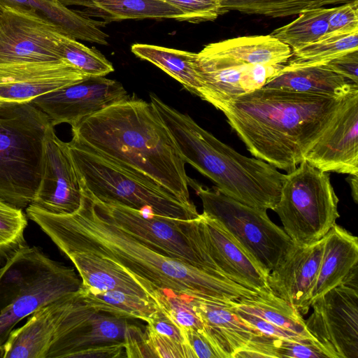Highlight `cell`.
Segmentation results:
<instances>
[{
	"label": "cell",
	"mask_w": 358,
	"mask_h": 358,
	"mask_svg": "<svg viewBox=\"0 0 358 358\" xmlns=\"http://www.w3.org/2000/svg\"><path fill=\"white\" fill-rule=\"evenodd\" d=\"M71 131V140L83 148L192 202L186 163L150 102L129 97L83 119Z\"/></svg>",
	"instance_id": "3957f363"
},
{
	"label": "cell",
	"mask_w": 358,
	"mask_h": 358,
	"mask_svg": "<svg viewBox=\"0 0 358 358\" xmlns=\"http://www.w3.org/2000/svg\"><path fill=\"white\" fill-rule=\"evenodd\" d=\"M87 197L99 215L156 251L183 264L224 277L208 253L201 231V215L192 220H181Z\"/></svg>",
	"instance_id": "9c48e42d"
},
{
	"label": "cell",
	"mask_w": 358,
	"mask_h": 358,
	"mask_svg": "<svg viewBox=\"0 0 358 358\" xmlns=\"http://www.w3.org/2000/svg\"><path fill=\"white\" fill-rule=\"evenodd\" d=\"M315 0H222L224 12L236 10L273 17H287L314 8Z\"/></svg>",
	"instance_id": "d590c367"
},
{
	"label": "cell",
	"mask_w": 358,
	"mask_h": 358,
	"mask_svg": "<svg viewBox=\"0 0 358 358\" xmlns=\"http://www.w3.org/2000/svg\"><path fill=\"white\" fill-rule=\"evenodd\" d=\"M201 215V227L209 256L220 273L230 280L261 296L273 294L268 275L215 219Z\"/></svg>",
	"instance_id": "ffe728a7"
},
{
	"label": "cell",
	"mask_w": 358,
	"mask_h": 358,
	"mask_svg": "<svg viewBox=\"0 0 358 358\" xmlns=\"http://www.w3.org/2000/svg\"><path fill=\"white\" fill-rule=\"evenodd\" d=\"M65 6H78L80 15L110 23L129 19H174L185 21L179 8L162 0H57Z\"/></svg>",
	"instance_id": "cb8c5ba5"
},
{
	"label": "cell",
	"mask_w": 358,
	"mask_h": 358,
	"mask_svg": "<svg viewBox=\"0 0 358 358\" xmlns=\"http://www.w3.org/2000/svg\"><path fill=\"white\" fill-rule=\"evenodd\" d=\"M348 182L354 201L358 203V174H350L346 178Z\"/></svg>",
	"instance_id": "7dc6e473"
},
{
	"label": "cell",
	"mask_w": 358,
	"mask_h": 358,
	"mask_svg": "<svg viewBox=\"0 0 358 358\" xmlns=\"http://www.w3.org/2000/svg\"><path fill=\"white\" fill-rule=\"evenodd\" d=\"M47 1H52V2L57 1V0H47Z\"/></svg>",
	"instance_id": "816d5d0a"
},
{
	"label": "cell",
	"mask_w": 358,
	"mask_h": 358,
	"mask_svg": "<svg viewBox=\"0 0 358 358\" xmlns=\"http://www.w3.org/2000/svg\"><path fill=\"white\" fill-rule=\"evenodd\" d=\"M87 77L62 59L0 64V103L31 102Z\"/></svg>",
	"instance_id": "d6986e66"
},
{
	"label": "cell",
	"mask_w": 358,
	"mask_h": 358,
	"mask_svg": "<svg viewBox=\"0 0 358 358\" xmlns=\"http://www.w3.org/2000/svg\"><path fill=\"white\" fill-rule=\"evenodd\" d=\"M203 51L255 65L286 64L292 55L287 44L268 35L241 36L206 45Z\"/></svg>",
	"instance_id": "83f0119b"
},
{
	"label": "cell",
	"mask_w": 358,
	"mask_h": 358,
	"mask_svg": "<svg viewBox=\"0 0 358 358\" xmlns=\"http://www.w3.org/2000/svg\"><path fill=\"white\" fill-rule=\"evenodd\" d=\"M189 186L200 197L203 213L215 219L229 236L268 274L295 245L266 210L250 207L190 179Z\"/></svg>",
	"instance_id": "30bf717a"
},
{
	"label": "cell",
	"mask_w": 358,
	"mask_h": 358,
	"mask_svg": "<svg viewBox=\"0 0 358 358\" xmlns=\"http://www.w3.org/2000/svg\"><path fill=\"white\" fill-rule=\"evenodd\" d=\"M189 301L220 358H276L275 338L241 318L229 303L194 297Z\"/></svg>",
	"instance_id": "4fadbf2b"
},
{
	"label": "cell",
	"mask_w": 358,
	"mask_h": 358,
	"mask_svg": "<svg viewBox=\"0 0 358 358\" xmlns=\"http://www.w3.org/2000/svg\"><path fill=\"white\" fill-rule=\"evenodd\" d=\"M358 0H315L313 3V8H320L323 7L324 6L327 5H334V4H340V3H348L353 1H356Z\"/></svg>",
	"instance_id": "c3c4849f"
},
{
	"label": "cell",
	"mask_w": 358,
	"mask_h": 358,
	"mask_svg": "<svg viewBox=\"0 0 358 358\" xmlns=\"http://www.w3.org/2000/svg\"><path fill=\"white\" fill-rule=\"evenodd\" d=\"M285 66L250 64L201 50L195 57L201 85L199 97L220 110L229 101L262 88Z\"/></svg>",
	"instance_id": "5bb4252c"
},
{
	"label": "cell",
	"mask_w": 358,
	"mask_h": 358,
	"mask_svg": "<svg viewBox=\"0 0 358 358\" xmlns=\"http://www.w3.org/2000/svg\"><path fill=\"white\" fill-rule=\"evenodd\" d=\"M358 86L333 71L326 64L294 66L285 64L263 87L299 93L343 96Z\"/></svg>",
	"instance_id": "484cf974"
},
{
	"label": "cell",
	"mask_w": 358,
	"mask_h": 358,
	"mask_svg": "<svg viewBox=\"0 0 358 358\" xmlns=\"http://www.w3.org/2000/svg\"><path fill=\"white\" fill-rule=\"evenodd\" d=\"M275 346L278 358H328L314 339L276 338Z\"/></svg>",
	"instance_id": "f35d334b"
},
{
	"label": "cell",
	"mask_w": 358,
	"mask_h": 358,
	"mask_svg": "<svg viewBox=\"0 0 358 358\" xmlns=\"http://www.w3.org/2000/svg\"><path fill=\"white\" fill-rule=\"evenodd\" d=\"M330 8L324 7L306 10L290 23L273 30L270 34L289 45L292 50L314 43L329 31Z\"/></svg>",
	"instance_id": "1f68e13d"
},
{
	"label": "cell",
	"mask_w": 358,
	"mask_h": 358,
	"mask_svg": "<svg viewBox=\"0 0 358 358\" xmlns=\"http://www.w3.org/2000/svg\"><path fill=\"white\" fill-rule=\"evenodd\" d=\"M127 357L124 342L95 345L78 352L74 358Z\"/></svg>",
	"instance_id": "bcb514c9"
},
{
	"label": "cell",
	"mask_w": 358,
	"mask_h": 358,
	"mask_svg": "<svg viewBox=\"0 0 358 358\" xmlns=\"http://www.w3.org/2000/svg\"><path fill=\"white\" fill-rule=\"evenodd\" d=\"M4 8L29 13L48 20L59 27L69 36L76 40L108 45L109 36L100 27L105 24L101 21L86 17L76 10L69 8L58 1L47 0H0Z\"/></svg>",
	"instance_id": "d4e9b609"
},
{
	"label": "cell",
	"mask_w": 358,
	"mask_h": 358,
	"mask_svg": "<svg viewBox=\"0 0 358 358\" xmlns=\"http://www.w3.org/2000/svg\"><path fill=\"white\" fill-rule=\"evenodd\" d=\"M357 272L315 299L305 322L328 358H358Z\"/></svg>",
	"instance_id": "8fae6325"
},
{
	"label": "cell",
	"mask_w": 358,
	"mask_h": 358,
	"mask_svg": "<svg viewBox=\"0 0 358 358\" xmlns=\"http://www.w3.org/2000/svg\"><path fill=\"white\" fill-rule=\"evenodd\" d=\"M358 50V31L326 34L320 40L292 50L287 64L294 66L326 64L344 54Z\"/></svg>",
	"instance_id": "d6a6232c"
},
{
	"label": "cell",
	"mask_w": 358,
	"mask_h": 358,
	"mask_svg": "<svg viewBox=\"0 0 358 358\" xmlns=\"http://www.w3.org/2000/svg\"><path fill=\"white\" fill-rule=\"evenodd\" d=\"M68 145L82 192L92 200L181 220L199 217L193 202L182 201L153 180L131 172L72 140Z\"/></svg>",
	"instance_id": "8992f818"
},
{
	"label": "cell",
	"mask_w": 358,
	"mask_h": 358,
	"mask_svg": "<svg viewBox=\"0 0 358 358\" xmlns=\"http://www.w3.org/2000/svg\"><path fill=\"white\" fill-rule=\"evenodd\" d=\"M327 34H350L358 31V1L330 8Z\"/></svg>",
	"instance_id": "ab89813d"
},
{
	"label": "cell",
	"mask_w": 358,
	"mask_h": 358,
	"mask_svg": "<svg viewBox=\"0 0 358 358\" xmlns=\"http://www.w3.org/2000/svg\"><path fill=\"white\" fill-rule=\"evenodd\" d=\"M231 308L241 318L246 321L250 325L256 328L259 331L267 336L278 339L306 338L293 331L282 329L273 324H271V322L258 316H255L248 313L235 309L232 306Z\"/></svg>",
	"instance_id": "7bdbcfd3"
},
{
	"label": "cell",
	"mask_w": 358,
	"mask_h": 358,
	"mask_svg": "<svg viewBox=\"0 0 358 358\" xmlns=\"http://www.w3.org/2000/svg\"><path fill=\"white\" fill-rule=\"evenodd\" d=\"M129 97L120 82L105 76H90L38 96L31 103L48 116L53 127L62 123L73 127L83 119Z\"/></svg>",
	"instance_id": "e0dca14e"
},
{
	"label": "cell",
	"mask_w": 358,
	"mask_h": 358,
	"mask_svg": "<svg viewBox=\"0 0 358 358\" xmlns=\"http://www.w3.org/2000/svg\"><path fill=\"white\" fill-rule=\"evenodd\" d=\"M6 8L3 7L1 4H0V17L1 16V15L3 14L4 10H5Z\"/></svg>",
	"instance_id": "f907efd6"
},
{
	"label": "cell",
	"mask_w": 358,
	"mask_h": 358,
	"mask_svg": "<svg viewBox=\"0 0 358 358\" xmlns=\"http://www.w3.org/2000/svg\"><path fill=\"white\" fill-rule=\"evenodd\" d=\"M184 343L195 358H220L216 349L203 329L180 328Z\"/></svg>",
	"instance_id": "60d3db41"
},
{
	"label": "cell",
	"mask_w": 358,
	"mask_h": 358,
	"mask_svg": "<svg viewBox=\"0 0 358 358\" xmlns=\"http://www.w3.org/2000/svg\"><path fill=\"white\" fill-rule=\"evenodd\" d=\"M229 303L235 309L258 316L304 338L314 339L308 331L299 311L274 294L268 296L242 299Z\"/></svg>",
	"instance_id": "f546056e"
},
{
	"label": "cell",
	"mask_w": 358,
	"mask_h": 358,
	"mask_svg": "<svg viewBox=\"0 0 358 358\" xmlns=\"http://www.w3.org/2000/svg\"><path fill=\"white\" fill-rule=\"evenodd\" d=\"M64 255L75 266L85 289L92 293L121 291L155 301L152 292L115 262L86 252Z\"/></svg>",
	"instance_id": "603a6c76"
},
{
	"label": "cell",
	"mask_w": 358,
	"mask_h": 358,
	"mask_svg": "<svg viewBox=\"0 0 358 358\" xmlns=\"http://www.w3.org/2000/svg\"><path fill=\"white\" fill-rule=\"evenodd\" d=\"M183 12L185 21L200 23L215 20L224 13L221 7L222 0H162Z\"/></svg>",
	"instance_id": "8d00e7d4"
},
{
	"label": "cell",
	"mask_w": 358,
	"mask_h": 358,
	"mask_svg": "<svg viewBox=\"0 0 358 358\" xmlns=\"http://www.w3.org/2000/svg\"><path fill=\"white\" fill-rule=\"evenodd\" d=\"M5 355V348L4 345H0V358H4Z\"/></svg>",
	"instance_id": "681fc988"
},
{
	"label": "cell",
	"mask_w": 358,
	"mask_h": 358,
	"mask_svg": "<svg viewBox=\"0 0 358 358\" xmlns=\"http://www.w3.org/2000/svg\"><path fill=\"white\" fill-rule=\"evenodd\" d=\"M357 268L358 238L336 224L324 237L321 263L308 306L315 299L343 283Z\"/></svg>",
	"instance_id": "7402d4cb"
},
{
	"label": "cell",
	"mask_w": 358,
	"mask_h": 358,
	"mask_svg": "<svg viewBox=\"0 0 358 358\" xmlns=\"http://www.w3.org/2000/svg\"><path fill=\"white\" fill-rule=\"evenodd\" d=\"M26 215L62 253L86 252L110 259L148 287L154 298L158 290L225 303L259 296L225 277L156 251L99 215L83 193L73 213L56 215L29 205Z\"/></svg>",
	"instance_id": "6da1fadb"
},
{
	"label": "cell",
	"mask_w": 358,
	"mask_h": 358,
	"mask_svg": "<svg viewBox=\"0 0 358 358\" xmlns=\"http://www.w3.org/2000/svg\"><path fill=\"white\" fill-rule=\"evenodd\" d=\"M124 343L127 357H155L148 344L145 332L137 325H129Z\"/></svg>",
	"instance_id": "b9f144b4"
},
{
	"label": "cell",
	"mask_w": 358,
	"mask_h": 358,
	"mask_svg": "<svg viewBox=\"0 0 358 358\" xmlns=\"http://www.w3.org/2000/svg\"><path fill=\"white\" fill-rule=\"evenodd\" d=\"M338 201L329 174L303 160L285 174L273 211L294 245H308L336 224Z\"/></svg>",
	"instance_id": "ba28073f"
},
{
	"label": "cell",
	"mask_w": 358,
	"mask_h": 358,
	"mask_svg": "<svg viewBox=\"0 0 358 358\" xmlns=\"http://www.w3.org/2000/svg\"><path fill=\"white\" fill-rule=\"evenodd\" d=\"M78 290L57 301L54 336L47 358H74L90 347L124 342L131 324L129 319L96 310L81 299Z\"/></svg>",
	"instance_id": "7c38bea8"
},
{
	"label": "cell",
	"mask_w": 358,
	"mask_h": 358,
	"mask_svg": "<svg viewBox=\"0 0 358 358\" xmlns=\"http://www.w3.org/2000/svg\"><path fill=\"white\" fill-rule=\"evenodd\" d=\"M48 116L32 103H0V199L29 206L41 176Z\"/></svg>",
	"instance_id": "52a82bcc"
},
{
	"label": "cell",
	"mask_w": 358,
	"mask_h": 358,
	"mask_svg": "<svg viewBox=\"0 0 358 358\" xmlns=\"http://www.w3.org/2000/svg\"><path fill=\"white\" fill-rule=\"evenodd\" d=\"M81 285L74 268L51 259L40 248H20L0 268V345L21 320L77 292Z\"/></svg>",
	"instance_id": "5b68a950"
},
{
	"label": "cell",
	"mask_w": 358,
	"mask_h": 358,
	"mask_svg": "<svg viewBox=\"0 0 358 358\" xmlns=\"http://www.w3.org/2000/svg\"><path fill=\"white\" fill-rule=\"evenodd\" d=\"M81 299L98 311L126 319H139L148 322L159 310L157 304L141 296L121 291L92 293L80 287Z\"/></svg>",
	"instance_id": "4dcf8cb0"
},
{
	"label": "cell",
	"mask_w": 358,
	"mask_h": 358,
	"mask_svg": "<svg viewBox=\"0 0 358 358\" xmlns=\"http://www.w3.org/2000/svg\"><path fill=\"white\" fill-rule=\"evenodd\" d=\"M148 344L155 357L159 358H195L185 343L177 342L160 335L148 324L145 329Z\"/></svg>",
	"instance_id": "74e56055"
},
{
	"label": "cell",
	"mask_w": 358,
	"mask_h": 358,
	"mask_svg": "<svg viewBox=\"0 0 358 358\" xmlns=\"http://www.w3.org/2000/svg\"><path fill=\"white\" fill-rule=\"evenodd\" d=\"M131 50L136 57L153 64L199 96L201 85L195 68V52L144 43H135Z\"/></svg>",
	"instance_id": "f1b7e54d"
},
{
	"label": "cell",
	"mask_w": 358,
	"mask_h": 358,
	"mask_svg": "<svg viewBox=\"0 0 358 358\" xmlns=\"http://www.w3.org/2000/svg\"><path fill=\"white\" fill-rule=\"evenodd\" d=\"M64 35L48 20L6 8L0 17V64L61 60Z\"/></svg>",
	"instance_id": "9a60e30c"
},
{
	"label": "cell",
	"mask_w": 358,
	"mask_h": 358,
	"mask_svg": "<svg viewBox=\"0 0 358 358\" xmlns=\"http://www.w3.org/2000/svg\"><path fill=\"white\" fill-rule=\"evenodd\" d=\"M324 238L311 245L294 248L268 275L272 292L306 314L323 252Z\"/></svg>",
	"instance_id": "44dd1931"
},
{
	"label": "cell",
	"mask_w": 358,
	"mask_h": 358,
	"mask_svg": "<svg viewBox=\"0 0 358 358\" xmlns=\"http://www.w3.org/2000/svg\"><path fill=\"white\" fill-rule=\"evenodd\" d=\"M345 96L262 87L229 101L220 110L255 157L289 173L304 159Z\"/></svg>",
	"instance_id": "7a4b0ae2"
},
{
	"label": "cell",
	"mask_w": 358,
	"mask_h": 358,
	"mask_svg": "<svg viewBox=\"0 0 358 358\" xmlns=\"http://www.w3.org/2000/svg\"><path fill=\"white\" fill-rule=\"evenodd\" d=\"M147 324L157 334L185 343L180 329L160 309L154 314Z\"/></svg>",
	"instance_id": "f6af8a7d"
},
{
	"label": "cell",
	"mask_w": 358,
	"mask_h": 358,
	"mask_svg": "<svg viewBox=\"0 0 358 358\" xmlns=\"http://www.w3.org/2000/svg\"><path fill=\"white\" fill-rule=\"evenodd\" d=\"M303 160L324 172L358 174V86L345 96Z\"/></svg>",
	"instance_id": "ac0fdd59"
},
{
	"label": "cell",
	"mask_w": 358,
	"mask_h": 358,
	"mask_svg": "<svg viewBox=\"0 0 358 358\" xmlns=\"http://www.w3.org/2000/svg\"><path fill=\"white\" fill-rule=\"evenodd\" d=\"M57 301L36 310L24 325L10 332L3 344L4 358H47L54 336Z\"/></svg>",
	"instance_id": "4316f807"
},
{
	"label": "cell",
	"mask_w": 358,
	"mask_h": 358,
	"mask_svg": "<svg viewBox=\"0 0 358 358\" xmlns=\"http://www.w3.org/2000/svg\"><path fill=\"white\" fill-rule=\"evenodd\" d=\"M60 57L85 76H105L114 71L112 64L95 48H89L67 35L59 47Z\"/></svg>",
	"instance_id": "836d02e7"
},
{
	"label": "cell",
	"mask_w": 358,
	"mask_h": 358,
	"mask_svg": "<svg viewBox=\"0 0 358 358\" xmlns=\"http://www.w3.org/2000/svg\"><path fill=\"white\" fill-rule=\"evenodd\" d=\"M41 176L30 205L56 215L71 214L80 206L82 189L68 145L47 129L43 143Z\"/></svg>",
	"instance_id": "2e32d148"
},
{
	"label": "cell",
	"mask_w": 358,
	"mask_h": 358,
	"mask_svg": "<svg viewBox=\"0 0 358 358\" xmlns=\"http://www.w3.org/2000/svg\"><path fill=\"white\" fill-rule=\"evenodd\" d=\"M27 226V217L22 209L0 199V263L27 245L24 236Z\"/></svg>",
	"instance_id": "e575fe53"
},
{
	"label": "cell",
	"mask_w": 358,
	"mask_h": 358,
	"mask_svg": "<svg viewBox=\"0 0 358 358\" xmlns=\"http://www.w3.org/2000/svg\"><path fill=\"white\" fill-rule=\"evenodd\" d=\"M326 65L350 83L358 85V50L336 57Z\"/></svg>",
	"instance_id": "ee69618b"
},
{
	"label": "cell",
	"mask_w": 358,
	"mask_h": 358,
	"mask_svg": "<svg viewBox=\"0 0 358 358\" xmlns=\"http://www.w3.org/2000/svg\"><path fill=\"white\" fill-rule=\"evenodd\" d=\"M150 98L185 163L210 178L226 196L250 207L273 210L285 174L262 159L238 153L156 94L150 93Z\"/></svg>",
	"instance_id": "277c9868"
}]
</instances>
